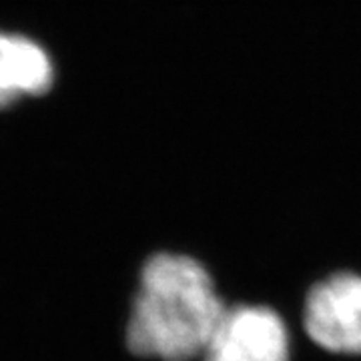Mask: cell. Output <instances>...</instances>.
I'll return each instance as SVG.
<instances>
[{"label":"cell","instance_id":"cell-1","mask_svg":"<svg viewBox=\"0 0 361 361\" xmlns=\"http://www.w3.org/2000/svg\"><path fill=\"white\" fill-rule=\"evenodd\" d=\"M225 310L227 305L201 261L180 253H157L139 275L127 323V345L147 360H197Z\"/></svg>","mask_w":361,"mask_h":361},{"label":"cell","instance_id":"cell-2","mask_svg":"<svg viewBox=\"0 0 361 361\" xmlns=\"http://www.w3.org/2000/svg\"><path fill=\"white\" fill-rule=\"evenodd\" d=\"M303 329L329 353L361 355V273L339 271L313 285L303 305Z\"/></svg>","mask_w":361,"mask_h":361},{"label":"cell","instance_id":"cell-3","mask_svg":"<svg viewBox=\"0 0 361 361\" xmlns=\"http://www.w3.org/2000/svg\"><path fill=\"white\" fill-rule=\"evenodd\" d=\"M291 336L285 319L267 305L227 307L203 361H289Z\"/></svg>","mask_w":361,"mask_h":361},{"label":"cell","instance_id":"cell-4","mask_svg":"<svg viewBox=\"0 0 361 361\" xmlns=\"http://www.w3.org/2000/svg\"><path fill=\"white\" fill-rule=\"evenodd\" d=\"M54 80L49 52L16 32H0V111L26 97L47 94Z\"/></svg>","mask_w":361,"mask_h":361}]
</instances>
